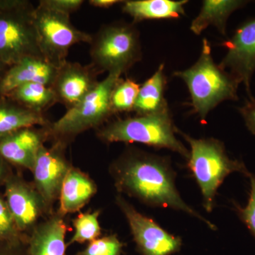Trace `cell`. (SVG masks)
Instances as JSON below:
<instances>
[{"instance_id":"1","label":"cell","mask_w":255,"mask_h":255,"mask_svg":"<svg viewBox=\"0 0 255 255\" xmlns=\"http://www.w3.org/2000/svg\"><path fill=\"white\" fill-rule=\"evenodd\" d=\"M110 171L119 192L152 207L183 211L216 229L183 200L176 187V173L169 157L130 147L114 161Z\"/></svg>"},{"instance_id":"2","label":"cell","mask_w":255,"mask_h":255,"mask_svg":"<svg viewBox=\"0 0 255 255\" xmlns=\"http://www.w3.org/2000/svg\"><path fill=\"white\" fill-rule=\"evenodd\" d=\"M185 82L191 97L193 113L201 122H206L210 112L225 101L238 100L239 81L227 70L215 63L211 43L202 41L199 58L190 68L173 73Z\"/></svg>"},{"instance_id":"3","label":"cell","mask_w":255,"mask_h":255,"mask_svg":"<svg viewBox=\"0 0 255 255\" xmlns=\"http://www.w3.org/2000/svg\"><path fill=\"white\" fill-rule=\"evenodd\" d=\"M177 132L189 143L187 166L200 188L203 205L207 212L214 209L218 189L226 177L233 172L249 175L241 161L231 159L221 140L194 138L177 128Z\"/></svg>"},{"instance_id":"4","label":"cell","mask_w":255,"mask_h":255,"mask_svg":"<svg viewBox=\"0 0 255 255\" xmlns=\"http://www.w3.org/2000/svg\"><path fill=\"white\" fill-rule=\"evenodd\" d=\"M170 110L159 113L119 119L99 129L97 136L107 143H141L155 148L168 149L185 159L189 150L176 137Z\"/></svg>"},{"instance_id":"5","label":"cell","mask_w":255,"mask_h":255,"mask_svg":"<svg viewBox=\"0 0 255 255\" xmlns=\"http://www.w3.org/2000/svg\"><path fill=\"white\" fill-rule=\"evenodd\" d=\"M35 9L26 0H0V61L8 67L27 57L43 58L35 26Z\"/></svg>"},{"instance_id":"6","label":"cell","mask_w":255,"mask_h":255,"mask_svg":"<svg viewBox=\"0 0 255 255\" xmlns=\"http://www.w3.org/2000/svg\"><path fill=\"white\" fill-rule=\"evenodd\" d=\"M92 65L100 73L122 75L142 59L140 33L124 21L104 25L90 42Z\"/></svg>"},{"instance_id":"7","label":"cell","mask_w":255,"mask_h":255,"mask_svg":"<svg viewBox=\"0 0 255 255\" xmlns=\"http://www.w3.org/2000/svg\"><path fill=\"white\" fill-rule=\"evenodd\" d=\"M121 76L119 74H108L80 103L68 110L54 123H49L46 127L49 137H53L55 142L65 145L78 134L100 127L114 114L111 97Z\"/></svg>"},{"instance_id":"8","label":"cell","mask_w":255,"mask_h":255,"mask_svg":"<svg viewBox=\"0 0 255 255\" xmlns=\"http://www.w3.org/2000/svg\"><path fill=\"white\" fill-rule=\"evenodd\" d=\"M34 20L41 54L57 68L68 61L67 56L72 46L92 41V35L75 27L70 21V15L38 4L35 9Z\"/></svg>"},{"instance_id":"9","label":"cell","mask_w":255,"mask_h":255,"mask_svg":"<svg viewBox=\"0 0 255 255\" xmlns=\"http://www.w3.org/2000/svg\"><path fill=\"white\" fill-rule=\"evenodd\" d=\"M116 202L125 216L142 255H172L180 251V238L167 232L153 219L137 211L123 196H117Z\"/></svg>"},{"instance_id":"10","label":"cell","mask_w":255,"mask_h":255,"mask_svg":"<svg viewBox=\"0 0 255 255\" xmlns=\"http://www.w3.org/2000/svg\"><path fill=\"white\" fill-rule=\"evenodd\" d=\"M222 46L227 51L219 65L244 85L248 97H253L251 81L255 72V18L241 23Z\"/></svg>"},{"instance_id":"11","label":"cell","mask_w":255,"mask_h":255,"mask_svg":"<svg viewBox=\"0 0 255 255\" xmlns=\"http://www.w3.org/2000/svg\"><path fill=\"white\" fill-rule=\"evenodd\" d=\"M5 201L19 232L33 230L49 207L34 186L11 174L4 184Z\"/></svg>"},{"instance_id":"12","label":"cell","mask_w":255,"mask_h":255,"mask_svg":"<svg viewBox=\"0 0 255 255\" xmlns=\"http://www.w3.org/2000/svg\"><path fill=\"white\" fill-rule=\"evenodd\" d=\"M64 146L58 142L51 148L42 146L31 170L33 186L49 208L59 199L64 179L72 167L64 155Z\"/></svg>"},{"instance_id":"13","label":"cell","mask_w":255,"mask_h":255,"mask_svg":"<svg viewBox=\"0 0 255 255\" xmlns=\"http://www.w3.org/2000/svg\"><path fill=\"white\" fill-rule=\"evenodd\" d=\"M100 73L92 64L83 65L67 61L58 69L51 87L57 102L68 110L73 108L97 87Z\"/></svg>"},{"instance_id":"14","label":"cell","mask_w":255,"mask_h":255,"mask_svg":"<svg viewBox=\"0 0 255 255\" xmlns=\"http://www.w3.org/2000/svg\"><path fill=\"white\" fill-rule=\"evenodd\" d=\"M48 137L46 127L21 129L0 138V156L9 164L31 171L38 150Z\"/></svg>"},{"instance_id":"15","label":"cell","mask_w":255,"mask_h":255,"mask_svg":"<svg viewBox=\"0 0 255 255\" xmlns=\"http://www.w3.org/2000/svg\"><path fill=\"white\" fill-rule=\"evenodd\" d=\"M58 68L41 57H27L9 67L0 80V96L6 97L21 85L40 83L52 87Z\"/></svg>"},{"instance_id":"16","label":"cell","mask_w":255,"mask_h":255,"mask_svg":"<svg viewBox=\"0 0 255 255\" xmlns=\"http://www.w3.org/2000/svg\"><path fill=\"white\" fill-rule=\"evenodd\" d=\"M97 190L95 183L88 175L71 167L60 190L58 214L63 216L80 211L95 196Z\"/></svg>"},{"instance_id":"17","label":"cell","mask_w":255,"mask_h":255,"mask_svg":"<svg viewBox=\"0 0 255 255\" xmlns=\"http://www.w3.org/2000/svg\"><path fill=\"white\" fill-rule=\"evenodd\" d=\"M67 230L58 214L37 225L28 238L30 255H65Z\"/></svg>"},{"instance_id":"18","label":"cell","mask_w":255,"mask_h":255,"mask_svg":"<svg viewBox=\"0 0 255 255\" xmlns=\"http://www.w3.org/2000/svg\"><path fill=\"white\" fill-rule=\"evenodd\" d=\"M187 0H128L123 1L122 10L134 23L145 20L178 18L185 15Z\"/></svg>"},{"instance_id":"19","label":"cell","mask_w":255,"mask_h":255,"mask_svg":"<svg viewBox=\"0 0 255 255\" xmlns=\"http://www.w3.org/2000/svg\"><path fill=\"white\" fill-rule=\"evenodd\" d=\"M248 2L243 0H204L199 14L191 21L190 30L199 36L209 26H213L226 36L228 18Z\"/></svg>"},{"instance_id":"20","label":"cell","mask_w":255,"mask_h":255,"mask_svg":"<svg viewBox=\"0 0 255 255\" xmlns=\"http://www.w3.org/2000/svg\"><path fill=\"white\" fill-rule=\"evenodd\" d=\"M49 124L42 113L20 105L6 97L0 100V138L26 128Z\"/></svg>"},{"instance_id":"21","label":"cell","mask_w":255,"mask_h":255,"mask_svg":"<svg viewBox=\"0 0 255 255\" xmlns=\"http://www.w3.org/2000/svg\"><path fill=\"white\" fill-rule=\"evenodd\" d=\"M165 65L160 64L155 73L140 86L134 112L136 115H147L169 110L165 97L167 78Z\"/></svg>"},{"instance_id":"22","label":"cell","mask_w":255,"mask_h":255,"mask_svg":"<svg viewBox=\"0 0 255 255\" xmlns=\"http://www.w3.org/2000/svg\"><path fill=\"white\" fill-rule=\"evenodd\" d=\"M4 97L29 110L42 114L57 102L52 87L40 83L21 85Z\"/></svg>"},{"instance_id":"23","label":"cell","mask_w":255,"mask_h":255,"mask_svg":"<svg viewBox=\"0 0 255 255\" xmlns=\"http://www.w3.org/2000/svg\"><path fill=\"white\" fill-rule=\"evenodd\" d=\"M140 87L136 82L130 79L120 78L114 87L111 97V107L113 113L133 111Z\"/></svg>"},{"instance_id":"24","label":"cell","mask_w":255,"mask_h":255,"mask_svg":"<svg viewBox=\"0 0 255 255\" xmlns=\"http://www.w3.org/2000/svg\"><path fill=\"white\" fill-rule=\"evenodd\" d=\"M99 211L79 214L73 221L75 233L69 243H90L99 238L102 232L99 223Z\"/></svg>"},{"instance_id":"25","label":"cell","mask_w":255,"mask_h":255,"mask_svg":"<svg viewBox=\"0 0 255 255\" xmlns=\"http://www.w3.org/2000/svg\"><path fill=\"white\" fill-rule=\"evenodd\" d=\"M0 240L13 243H26L28 241L18 231L12 215L4 198L0 195Z\"/></svg>"},{"instance_id":"26","label":"cell","mask_w":255,"mask_h":255,"mask_svg":"<svg viewBox=\"0 0 255 255\" xmlns=\"http://www.w3.org/2000/svg\"><path fill=\"white\" fill-rule=\"evenodd\" d=\"M123 244L114 235L90 242L84 251L76 255H121Z\"/></svg>"},{"instance_id":"27","label":"cell","mask_w":255,"mask_h":255,"mask_svg":"<svg viewBox=\"0 0 255 255\" xmlns=\"http://www.w3.org/2000/svg\"><path fill=\"white\" fill-rule=\"evenodd\" d=\"M248 177L251 181L249 200L244 208L238 207L237 209L240 218L255 238V176L250 173Z\"/></svg>"},{"instance_id":"28","label":"cell","mask_w":255,"mask_h":255,"mask_svg":"<svg viewBox=\"0 0 255 255\" xmlns=\"http://www.w3.org/2000/svg\"><path fill=\"white\" fill-rule=\"evenodd\" d=\"M83 3L82 0H41L38 4L57 12L70 15L78 11Z\"/></svg>"},{"instance_id":"29","label":"cell","mask_w":255,"mask_h":255,"mask_svg":"<svg viewBox=\"0 0 255 255\" xmlns=\"http://www.w3.org/2000/svg\"><path fill=\"white\" fill-rule=\"evenodd\" d=\"M248 130L255 135V99L249 97L238 109Z\"/></svg>"},{"instance_id":"30","label":"cell","mask_w":255,"mask_h":255,"mask_svg":"<svg viewBox=\"0 0 255 255\" xmlns=\"http://www.w3.org/2000/svg\"><path fill=\"white\" fill-rule=\"evenodd\" d=\"M23 243H13L0 240V255H21Z\"/></svg>"},{"instance_id":"31","label":"cell","mask_w":255,"mask_h":255,"mask_svg":"<svg viewBox=\"0 0 255 255\" xmlns=\"http://www.w3.org/2000/svg\"><path fill=\"white\" fill-rule=\"evenodd\" d=\"M11 174L9 163L0 156V186L4 185L5 182Z\"/></svg>"},{"instance_id":"32","label":"cell","mask_w":255,"mask_h":255,"mask_svg":"<svg viewBox=\"0 0 255 255\" xmlns=\"http://www.w3.org/2000/svg\"><path fill=\"white\" fill-rule=\"evenodd\" d=\"M122 1H119V0H90L89 1V4L95 7L108 9Z\"/></svg>"},{"instance_id":"33","label":"cell","mask_w":255,"mask_h":255,"mask_svg":"<svg viewBox=\"0 0 255 255\" xmlns=\"http://www.w3.org/2000/svg\"><path fill=\"white\" fill-rule=\"evenodd\" d=\"M8 68H9V67L7 65L0 61V80L4 76V73H6Z\"/></svg>"}]
</instances>
